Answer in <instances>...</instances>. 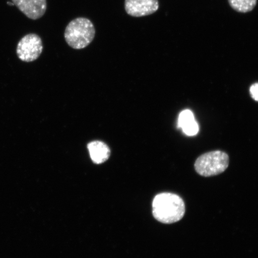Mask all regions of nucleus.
Segmentation results:
<instances>
[{
  "label": "nucleus",
  "instance_id": "f257e3e1",
  "mask_svg": "<svg viewBox=\"0 0 258 258\" xmlns=\"http://www.w3.org/2000/svg\"><path fill=\"white\" fill-rule=\"evenodd\" d=\"M153 214L161 223H175L183 218L185 213L184 202L180 196L171 192H162L153 201Z\"/></svg>",
  "mask_w": 258,
  "mask_h": 258
},
{
  "label": "nucleus",
  "instance_id": "f03ea898",
  "mask_svg": "<svg viewBox=\"0 0 258 258\" xmlns=\"http://www.w3.org/2000/svg\"><path fill=\"white\" fill-rule=\"evenodd\" d=\"M92 22L85 18H78L71 21L64 31V39L74 49H82L92 43L95 36Z\"/></svg>",
  "mask_w": 258,
  "mask_h": 258
},
{
  "label": "nucleus",
  "instance_id": "7ed1b4c3",
  "mask_svg": "<svg viewBox=\"0 0 258 258\" xmlns=\"http://www.w3.org/2000/svg\"><path fill=\"white\" fill-rule=\"evenodd\" d=\"M228 155L222 151H214L201 155L196 160L195 170L200 175L210 177L219 175L228 168Z\"/></svg>",
  "mask_w": 258,
  "mask_h": 258
},
{
  "label": "nucleus",
  "instance_id": "20e7f679",
  "mask_svg": "<svg viewBox=\"0 0 258 258\" xmlns=\"http://www.w3.org/2000/svg\"><path fill=\"white\" fill-rule=\"evenodd\" d=\"M43 50V42L39 35L31 33L25 35L19 41L16 53L19 59L31 62L40 57Z\"/></svg>",
  "mask_w": 258,
  "mask_h": 258
},
{
  "label": "nucleus",
  "instance_id": "39448f33",
  "mask_svg": "<svg viewBox=\"0 0 258 258\" xmlns=\"http://www.w3.org/2000/svg\"><path fill=\"white\" fill-rule=\"evenodd\" d=\"M159 8L158 0H125V10L133 17H143L154 14Z\"/></svg>",
  "mask_w": 258,
  "mask_h": 258
},
{
  "label": "nucleus",
  "instance_id": "423d86ee",
  "mask_svg": "<svg viewBox=\"0 0 258 258\" xmlns=\"http://www.w3.org/2000/svg\"><path fill=\"white\" fill-rule=\"evenodd\" d=\"M22 14L32 20L43 17L47 10L46 0H12Z\"/></svg>",
  "mask_w": 258,
  "mask_h": 258
},
{
  "label": "nucleus",
  "instance_id": "0eeeda50",
  "mask_svg": "<svg viewBox=\"0 0 258 258\" xmlns=\"http://www.w3.org/2000/svg\"><path fill=\"white\" fill-rule=\"evenodd\" d=\"M177 127L182 129L187 136L193 137L198 134L199 127L195 115L189 109H185L180 113Z\"/></svg>",
  "mask_w": 258,
  "mask_h": 258
},
{
  "label": "nucleus",
  "instance_id": "6e6552de",
  "mask_svg": "<svg viewBox=\"0 0 258 258\" xmlns=\"http://www.w3.org/2000/svg\"><path fill=\"white\" fill-rule=\"evenodd\" d=\"M88 148L93 162L102 164L110 157L111 151L107 145L102 141H92L88 145Z\"/></svg>",
  "mask_w": 258,
  "mask_h": 258
},
{
  "label": "nucleus",
  "instance_id": "1a4fd4ad",
  "mask_svg": "<svg viewBox=\"0 0 258 258\" xmlns=\"http://www.w3.org/2000/svg\"><path fill=\"white\" fill-rule=\"evenodd\" d=\"M231 7L238 12L247 13L255 7L257 0H228Z\"/></svg>",
  "mask_w": 258,
  "mask_h": 258
},
{
  "label": "nucleus",
  "instance_id": "9d476101",
  "mask_svg": "<svg viewBox=\"0 0 258 258\" xmlns=\"http://www.w3.org/2000/svg\"><path fill=\"white\" fill-rule=\"evenodd\" d=\"M249 92L251 98L258 102V83H254L250 86Z\"/></svg>",
  "mask_w": 258,
  "mask_h": 258
},
{
  "label": "nucleus",
  "instance_id": "9b49d317",
  "mask_svg": "<svg viewBox=\"0 0 258 258\" xmlns=\"http://www.w3.org/2000/svg\"><path fill=\"white\" fill-rule=\"evenodd\" d=\"M8 4L9 5H10V6H14V3H11L8 2Z\"/></svg>",
  "mask_w": 258,
  "mask_h": 258
}]
</instances>
